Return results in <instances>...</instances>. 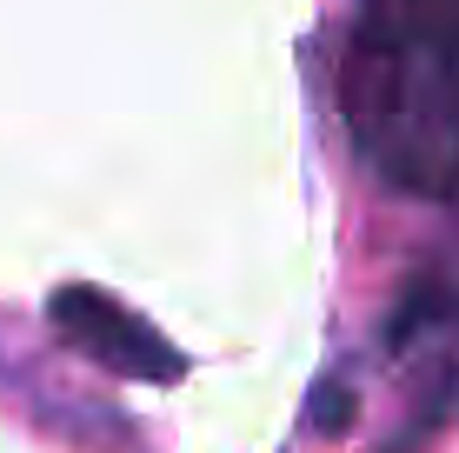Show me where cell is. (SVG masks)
Returning <instances> with one entry per match:
<instances>
[{
  "label": "cell",
  "mask_w": 459,
  "mask_h": 453,
  "mask_svg": "<svg viewBox=\"0 0 459 453\" xmlns=\"http://www.w3.org/2000/svg\"><path fill=\"white\" fill-rule=\"evenodd\" d=\"M340 114L373 180L413 200L459 194V0H353Z\"/></svg>",
  "instance_id": "obj_1"
},
{
  "label": "cell",
  "mask_w": 459,
  "mask_h": 453,
  "mask_svg": "<svg viewBox=\"0 0 459 453\" xmlns=\"http://www.w3.org/2000/svg\"><path fill=\"white\" fill-rule=\"evenodd\" d=\"M47 320H54V334L74 353H87L93 367L120 373V380H180L186 373V353L173 340H160L134 307L100 293V287H60L47 301Z\"/></svg>",
  "instance_id": "obj_2"
}]
</instances>
